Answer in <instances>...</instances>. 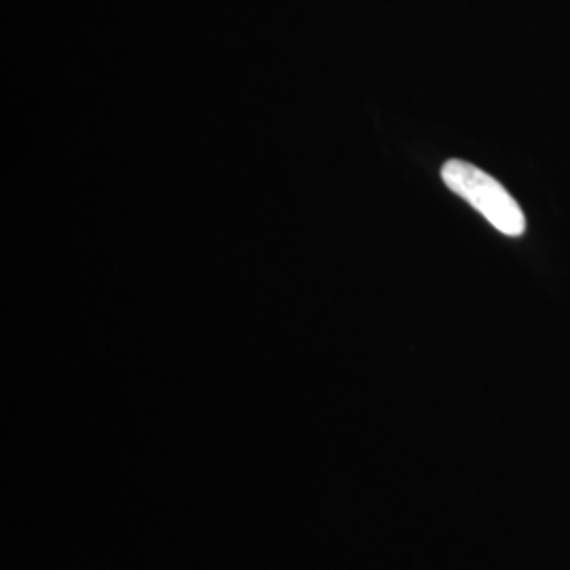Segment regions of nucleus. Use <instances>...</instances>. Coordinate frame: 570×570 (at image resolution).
Instances as JSON below:
<instances>
[{
	"instance_id": "f257e3e1",
	"label": "nucleus",
	"mask_w": 570,
	"mask_h": 570,
	"mask_svg": "<svg viewBox=\"0 0 570 570\" xmlns=\"http://www.w3.org/2000/svg\"><path fill=\"white\" fill-rule=\"evenodd\" d=\"M442 180L454 195L465 199L478 209L490 225L508 237H520L527 230V218L522 207L510 195V190L497 178L482 171L480 167L450 159L442 167Z\"/></svg>"
}]
</instances>
